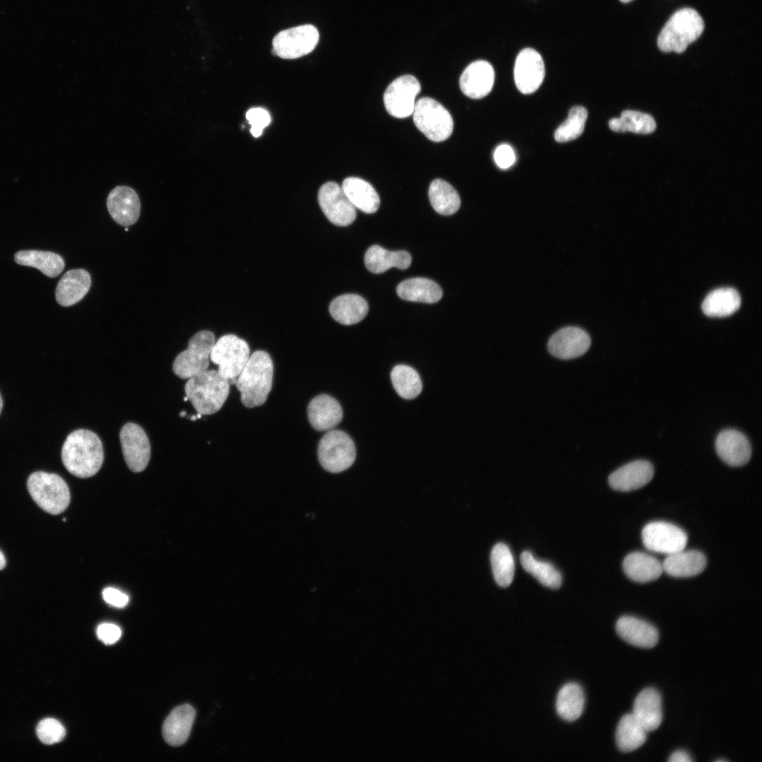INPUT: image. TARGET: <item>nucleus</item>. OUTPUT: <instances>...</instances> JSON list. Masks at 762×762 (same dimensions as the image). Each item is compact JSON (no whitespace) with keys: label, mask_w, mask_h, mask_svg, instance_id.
I'll return each instance as SVG.
<instances>
[{"label":"nucleus","mask_w":762,"mask_h":762,"mask_svg":"<svg viewBox=\"0 0 762 762\" xmlns=\"http://www.w3.org/2000/svg\"><path fill=\"white\" fill-rule=\"evenodd\" d=\"M61 460L67 471L78 478L97 473L104 460L99 437L94 432L78 429L70 433L61 449Z\"/></svg>","instance_id":"obj_1"},{"label":"nucleus","mask_w":762,"mask_h":762,"mask_svg":"<svg viewBox=\"0 0 762 762\" xmlns=\"http://www.w3.org/2000/svg\"><path fill=\"white\" fill-rule=\"evenodd\" d=\"M273 370L272 361L267 352L258 350L250 356L235 384L246 407L253 408L265 402L272 389Z\"/></svg>","instance_id":"obj_2"},{"label":"nucleus","mask_w":762,"mask_h":762,"mask_svg":"<svg viewBox=\"0 0 762 762\" xmlns=\"http://www.w3.org/2000/svg\"><path fill=\"white\" fill-rule=\"evenodd\" d=\"M229 380L218 371L207 370L189 378L185 393L198 413L210 415L223 406L229 393Z\"/></svg>","instance_id":"obj_3"},{"label":"nucleus","mask_w":762,"mask_h":762,"mask_svg":"<svg viewBox=\"0 0 762 762\" xmlns=\"http://www.w3.org/2000/svg\"><path fill=\"white\" fill-rule=\"evenodd\" d=\"M703 30V20L696 10L681 8L663 28L658 37V47L664 52L682 53L701 35Z\"/></svg>","instance_id":"obj_4"},{"label":"nucleus","mask_w":762,"mask_h":762,"mask_svg":"<svg viewBox=\"0 0 762 762\" xmlns=\"http://www.w3.org/2000/svg\"><path fill=\"white\" fill-rule=\"evenodd\" d=\"M27 487L32 500L49 514H59L69 504L71 497L68 485L57 474L34 472L28 477Z\"/></svg>","instance_id":"obj_5"},{"label":"nucleus","mask_w":762,"mask_h":762,"mask_svg":"<svg viewBox=\"0 0 762 762\" xmlns=\"http://www.w3.org/2000/svg\"><path fill=\"white\" fill-rule=\"evenodd\" d=\"M413 118L418 129L432 141L445 140L452 133L454 124L451 114L432 98L422 97L416 102Z\"/></svg>","instance_id":"obj_6"},{"label":"nucleus","mask_w":762,"mask_h":762,"mask_svg":"<svg viewBox=\"0 0 762 762\" xmlns=\"http://www.w3.org/2000/svg\"><path fill=\"white\" fill-rule=\"evenodd\" d=\"M318 456L324 469L330 473H340L353 464L356 447L347 433L330 430L319 442Z\"/></svg>","instance_id":"obj_7"},{"label":"nucleus","mask_w":762,"mask_h":762,"mask_svg":"<svg viewBox=\"0 0 762 762\" xmlns=\"http://www.w3.org/2000/svg\"><path fill=\"white\" fill-rule=\"evenodd\" d=\"M215 343L214 334L208 330L198 332L188 341V349L176 357L173 371L182 379H189L207 370L211 351Z\"/></svg>","instance_id":"obj_8"},{"label":"nucleus","mask_w":762,"mask_h":762,"mask_svg":"<svg viewBox=\"0 0 762 762\" xmlns=\"http://www.w3.org/2000/svg\"><path fill=\"white\" fill-rule=\"evenodd\" d=\"M250 357L247 342L234 334H226L214 343L210 353L211 361L218 365L222 377L230 380L237 377Z\"/></svg>","instance_id":"obj_9"},{"label":"nucleus","mask_w":762,"mask_h":762,"mask_svg":"<svg viewBox=\"0 0 762 762\" xmlns=\"http://www.w3.org/2000/svg\"><path fill=\"white\" fill-rule=\"evenodd\" d=\"M319 40L317 28L310 24L279 32L272 40L273 52L286 59H293L311 52Z\"/></svg>","instance_id":"obj_10"},{"label":"nucleus","mask_w":762,"mask_h":762,"mask_svg":"<svg viewBox=\"0 0 762 762\" xmlns=\"http://www.w3.org/2000/svg\"><path fill=\"white\" fill-rule=\"evenodd\" d=\"M641 537L648 550L666 555L684 550L688 540L682 528L665 521L648 523L643 528Z\"/></svg>","instance_id":"obj_11"},{"label":"nucleus","mask_w":762,"mask_h":762,"mask_svg":"<svg viewBox=\"0 0 762 762\" xmlns=\"http://www.w3.org/2000/svg\"><path fill=\"white\" fill-rule=\"evenodd\" d=\"M421 91L418 80L411 75H404L393 80L384 93V104L394 117L403 119L413 114L415 99Z\"/></svg>","instance_id":"obj_12"},{"label":"nucleus","mask_w":762,"mask_h":762,"mask_svg":"<svg viewBox=\"0 0 762 762\" xmlns=\"http://www.w3.org/2000/svg\"><path fill=\"white\" fill-rule=\"evenodd\" d=\"M318 200L325 217L334 225L348 226L356 217V207L350 202L341 186L335 182L329 181L320 187Z\"/></svg>","instance_id":"obj_13"},{"label":"nucleus","mask_w":762,"mask_h":762,"mask_svg":"<svg viewBox=\"0 0 762 762\" xmlns=\"http://www.w3.org/2000/svg\"><path fill=\"white\" fill-rule=\"evenodd\" d=\"M120 442L124 460L133 472H141L150 459V444L147 434L138 424L128 423L121 429Z\"/></svg>","instance_id":"obj_14"},{"label":"nucleus","mask_w":762,"mask_h":762,"mask_svg":"<svg viewBox=\"0 0 762 762\" xmlns=\"http://www.w3.org/2000/svg\"><path fill=\"white\" fill-rule=\"evenodd\" d=\"M517 89L531 94L538 89L545 77V65L540 54L532 48L522 49L516 56L514 69Z\"/></svg>","instance_id":"obj_15"},{"label":"nucleus","mask_w":762,"mask_h":762,"mask_svg":"<svg viewBox=\"0 0 762 762\" xmlns=\"http://www.w3.org/2000/svg\"><path fill=\"white\" fill-rule=\"evenodd\" d=\"M591 340L589 334L577 327H563L550 338L548 351L560 359H572L584 354L589 349Z\"/></svg>","instance_id":"obj_16"},{"label":"nucleus","mask_w":762,"mask_h":762,"mask_svg":"<svg viewBox=\"0 0 762 762\" xmlns=\"http://www.w3.org/2000/svg\"><path fill=\"white\" fill-rule=\"evenodd\" d=\"M108 211L113 219L121 226H130L138 220L140 202L136 192L126 186L114 188L107 200Z\"/></svg>","instance_id":"obj_17"},{"label":"nucleus","mask_w":762,"mask_h":762,"mask_svg":"<svg viewBox=\"0 0 762 762\" xmlns=\"http://www.w3.org/2000/svg\"><path fill=\"white\" fill-rule=\"evenodd\" d=\"M715 449L718 456L731 466L746 464L751 455V447L748 438L735 429L721 431L715 440Z\"/></svg>","instance_id":"obj_18"},{"label":"nucleus","mask_w":762,"mask_h":762,"mask_svg":"<svg viewBox=\"0 0 762 762\" xmlns=\"http://www.w3.org/2000/svg\"><path fill=\"white\" fill-rule=\"evenodd\" d=\"M495 80V71L490 63L478 60L470 64L463 71L459 86L462 92L472 99H480L490 93Z\"/></svg>","instance_id":"obj_19"},{"label":"nucleus","mask_w":762,"mask_h":762,"mask_svg":"<svg viewBox=\"0 0 762 762\" xmlns=\"http://www.w3.org/2000/svg\"><path fill=\"white\" fill-rule=\"evenodd\" d=\"M653 475L654 468L649 461L636 460L612 472L608 477V483L615 490L629 492L646 485Z\"/></svg>","instance_id":"obj_20"},{"label":"nucleus","mask_w":762,"mask_h":762,"mask_svg":"<svg viewBox=\"0 0 762 762\" xmlns=\"http://www.w3.org/2000/svg\"><path fill=\"white\" fill-rule=\"evenodd\" d=\"M615 629L623 640L637 647L651 648L659 639L658 631L653 625L632 616L619 617Z\"/></svg>","instance_id":"obj_21"},{"label":"nucleus","mask_w":762,"mask_h":762,"mask_svg":"<svg viewBox=\"0 0 762 762\" xmlns=\"http://www.w3.org/2000/svg\"><path fill=\"white\" fill-rule=\"evenodd\" d=\"M308 420L318 431L330 430L342 420L343 411L339 402L327 394L314 397L307 409Z\"/></svg>","instance_id":"obj_22"},{"label":"nucleus","mask_w":762,"mask_h":762,"mask_svg":"<svg viewBox=\"0 0 762 762\" xmlns=\"http://www.w3.org/2000/svg\"><path fill=\"white\" fill-rule=\"evenodd\" d=\"M195 718V710L189 704L174 708L166 718L162 735L166 742L174 746L183 744L188 739Z\"/></svg>","instance_id":"obj_23"},{"label":"nucleus","mask_w":762,"mask_h":762,"mask_svg":"<svg viewBox=\"0 0 762 762\" xmlns=\"http://www.w3.org/2000/svg\"><path fill=\"white\" fill-rule=\"evenodd\" d=\"M90 285V276L86 270H69L57 284L55 292L56 301L62 306L74 305L87 294Z\"/></svg>","instance_id":"obj_24"},{"label":"nucleus","mask_w":762,"mask_h":762,"mask_svg":"<svg viewBox=\"0 0 762 762\" xmlns=\"http://www.w3.org/2000/svg\"><path fill=\"white\" fill-rule=\"evenodd\" d=\"M662 565L663 571L671 576L691 577L704 570L706 567V559L700 551L684 550V549L667 555Z\"/></svg>","instance_id":"obj_25"},{"label":"nucleus","mask_w":762,"mask_h":762,"mask_svg":"<svg viewBox=\"0 0 762 762\" xmlns=\"http://www.w3.org/2000/svg\"><path fill=\"white\" fill-rule=\"evenodd\" d=\"M632 713L646 732L656 730L663 716L659 692L653 688L643 689L634 700Z\"/></svg>","instance_id":"obj_26"},{"label":"nucleus","mask_w":762,"mask_h":762,"mask_svg":"<svg viewBox=\"0 0 762 762\" xmlns=\"http://www.w3.org/2000/svg\"><path fill=\"white\" fill-rule=\"evenodd\" d=\"M329 311L337 322L351 325L358 323L366 316L368 305L361 296L346 294L334 298L329 304Z\"/></svg>","instance_id":"obj_27"},{"label":"nucleus","mask_w":762,"mask_h":762,"mask_svg":"<svg viewBox=\"0 0 762 762\" xmlns=\"http://www.w3.org/2000/svg\"><path fill=\"white\" fill-rule=\"evenodd\" d=\"M625 574L639 583L654 581L660 577L663 569L662 563L653 556L634 552L625 557L622 563Z\"/></svg>","instance_id":"obj_28"},{"label":"nucleus","mask_w":762,"mask_h":762,"mask_svg":"<svg viewBox=\"0 0 762 762\" xmlns=\"http://www.w3.org/2000/svg\"><path fill=\"white\" fill-rule=\"evenodd\" d=\"M341 188L353 205L367 214L375 213L380 207V198L373 186L358 177L344 179Z\"/></svg>","instance_id":"obj_29"},{"label":"nucleus","mask_w":762,"mask_h":762,"mask_svg":"<svg viewBox=\"0 0 762 762\" xmlns=\"http://www.w3.org/2000/svg\"><path fill=\"white\" fill-rule=\"evenodd\" d=\"M364 261L370 272L380 274L393 267L400 270L407 269L411 263V256L404 250L390 251L374 245L366 251Z\"/></svg>","instance_id":"obj_30"},{"label":"nucleus","mask_w":762,"mask_h":762,"mask_svg":"<svg viewBox=\"0 0 762 762\" xmlns=\"http://www.w3.org/2000/svg\"><path fill=\"white\" fill-rule=\"evenodd\" d=\"M398 296L406 301L434 303L442 296V290L434 281L422 277L408 279L397 288Z\"/></svg>","instance_id":"obj_31"},{"label":"nucleus","mask_w":762,"mask_h":762,"mask_svg":"<svg viewBox=\"0 0 762 762\" xmlns=\"http://www.w3.org/2000/svg\"><path fill=\"white\" fill-rule=\"evenodd\" d=\"M741 306V297L730 287L720 288L710 292L703 301L701 308L709 317L722 318L735 313Z\"/></svg>","instance_id":"obj_32"},{"label":"nucleus","mask_w":762,"mask_h":762,"mask_svg":"<svg viewBox=\"0 0 762 762\" xmlns=\"http://www.w3.org/2000/svg\"><path fill=\"white\" fill-rule=\"evenodd\" d=\"M16 263L38 269L49 277H55L64 269V261L58 254L37 250H27L17 252L14 256Z\"/></svg>","instance_id":"obj_33"},{"label":"nucleus","mask_w":762,"mask_h":762,"mask_svg":"<svg viewBox=\"0 0 762 762\" xmlns=\"http://www.w3.org/2000/svg\"><path fill=\"white\" fill-rule=\"evenodd\" d=\"M584 703V694L580 685L574 682L567 683L557 694L556 710L563 720L574 721L581 716Z\"/></svg>","instance_id":"obj_34"},{"label":"nucleus","mask_w":762,"mask_h":762,"mask_svg":"<svg viewBox=\"0 0 762 762\" xmlns=\"http://www.w3.org/2000/svg\"><path fill=\"white\" fill-rule=\"evenodd\" d=\"M646 730L633 713H627L620 719L616 730L617 747L623 752H630L640 747L646 739Z\"/></svg>","instance_id":"obj_35"},{"label":"nucleus","mask_w":762,"mask_h":762,"mask_svg":"<svg viewBox=\"0 0 762 762\" xmlns=\"http://www.w3.org/2000/svg\"><path fill=\"white\" fill-rule=\"evenodd\" d=\"M428 196L433 209L442 215L454 214L460 207L461 200L456 190L442 179H435L430 185Z\"/></svg>","instance_id":"obj_36"},{"label":"nucleus","mask_w":762,"mask_h":762,"mask_svg":"<svg viewBox=\"0 0 762 762\" xmlns=\"http://www.w3.org/2000/svg\"><path fill=\"white\" fill-rule=\"evenodd\" d=\"M610 128L617 133L630 131L634 133L649 134L656 128V123L651 115L634 110H625L620 117L609 121Z\"/></svg>","instance_id":"obj_37"},{"label":"nucleus","mask_w":762,"mask_h":762,"mask_svg":"<svg viewBox=\"0 0 762 762\" xmlns=\"http://www.w3.org/2000/svg\"><path fill=\"white\" fill-rule=\"evenodd\" d=\"M523 568L532 574L545 586L557 588L562 584L560 572L550 563L538 560L529 551H524L520 556Z\"/></svg>","instance_id":"obj_38"},{"label":"nucleus","mask_w":762,"mask_h":762,"mask_svg":"<svg viewBox=\"0 0 762 762\" xmlns=\"http://www.w3.org/2000/svg\"><path fill=\"white\" fill-rule=\"evenodd\" d=\"M490 562L494 579L501 587L509 586L514 574V561L511 550L504 543H499L492 549Z\"/></svg>","instance_id":"obj_39"},{"label":"nucleus","mask_w":762,"mask_h":762,"mask_svg":"<svg viewBox=\"0 0 762 762\" xmlns=\"http://www.w3.org/2000/svg\"><path fill=\"white\" fill-rule=\"evenodd\" d=\"M391 380L397 393L402 398L412 399L422 391V382L418 373L406 365H397L391 372Z\"/></svg>","instance_id":"obj_40"},{"label":"nucleus","mask_w":762,"mask_h":762,"mask_svg":"<svg viewBox=\"0 0 762 762\" xmlns=\"http://www.w3.org/2000/svg\"><path fill=\"white\" fill-rule=\"evenodd\" d=\"M587 117L588 111L585 107H573L569 110L567 119L555 131V140L565 143L579 137L583 132Z\"/></svg>","instance_id":"obj_41"},{"label":"nucleus","mask_w":762,"mask_h":762,"mask_svg":"<svg viewBox=\"0 0 762 762\" xmlns=\"http://www.w3.org/2000/svg\"><path fill=\"white\" fill-rule=\"evenodd\" d=\"M39 739L44 744L51 745L61 742L66 736L62 724L54 718L41 720L36 728Z\"/></svg>","instance_id":"obj_42"},{"label":"nucleus","mask_w":762,"mask_h":762,"mask_svg":"<svg viewBox=\"0 0 762 762\" xmlns=\"http://www.w3.org/2000/svg\"><path fill=\"white\" fill-rule=\"evenodd\" d=\"M246 119L251 126L250 133L255 138L261 135L263 129L271 121L268 111L260 107L250 109L246 113Z\"/></svg>","instance_id":"obj_43"},{"label":"nucleus","mask_w":762,"mask_h":762,"mask_svg":"<svg viewBox=\"0 0 762 762\" xmlns=\"http://www.w3.org/2000/svg\"><path fill=\"white\" fill-rule=\"evenodd\" d=\"M493 157L497 167L502 169L509 168L516 160L514 150L508 144L499 145L494 152Z\"/></svg>","instance_id":"obj_44"},{"label":"nucleus","mask_w":762,"mask_h":762,"mask_svg":"<svg viewBox=\"0 0 762 762\" xmlns=\"http://www.w3.org/2000/svg\"><path fill=\"white\" fill-rule=\"evenodd\" d=\"M98 639L107 645L116 643L121 636V629L111 623H103L97 629Z\"/></svg>","instance_id":"obj_45"},{"label":"nucleus","mask_w":762,"mask_h":762,"mask_svg":"<svg viewBox=\"0 0 762 762\" xmlns=\"http://www.w3.org/2000/svg\"><path fill=\"white\" fill-rule=\"evenodd\" d=\"M102 596L108 604L119 608L125 607L129 601L127 595L118 589L110 587L104 589Z\"/></svg>","instance_id":"obj_46"},{"label":"nucleus","mask_w":762,"mask_h":762,"mask_svg":"<svg viewBox=\"0 0 762 762\" xmlns=\"http://www.w3.org/2000/svg\"><path fill=\"white\" fill-rule=\"evenodd\" d=\"M668 761L671 762H691L692 760L688 753L684 751L678 750L670 755Z\"/></svg>","instance_id":"obj_47"},{"label":"nucleus","mask_w":762,"mask_h":762,"mask_svg":"<svg viewBox=\"0 0 762 762\" xmlns=\"http://www.w3.org/2000/svg\"><path fill=\"white\" fill-rule=\"evenodd\" d=\"M6 566V558L3 552L0 550V570L3 569Z\"/></svg>","instance_id":"obj_48"},{"label":"nucleus","mask_w":762,"mask_h":762,"mask_svg":"<svg viewBox=\"0 0 762 762\" xmlns=\"http://www.w3.org/2000/svg\"><path fill=\"white\" fill-rule=\"evenodd\" d=\"M2 406H3V401H2V398H1V394H0V413L1 411Z\"/></svg>","instance_id":"obj_49"},{"label":"nucleus","mask_w":762,"mask_h":762,"mask_svg":"<svg viewBox=\"0 0 762 762\" xmlns=\"http://www.w3.org/2000/svg\"><path fill=\"white\" fill-rule=\"evenodd\" d=\"M179 415H180V416H182V417H183V416H186V411H182V412H181V413H180V414H179Z\"/></svg>","instance_id":"obj_50"},{"label":"nucleus","mask_w":762,"mask_h":762,"mask_svg":"<svg viewBox=\"0 0 762 762\" xmlns=\"http://www.w3.org/2000/svg\"><path fill=\"white\" fill-rule=\"evenodd\" d=\"M190 419H191L192 421H195V420H196V419H197V416H192L190 417Z\"/></svg>","instance_id":"obj_51"},{"label":"nucleus","mask_w":762,"mask_h":762,"mask_svg":"<svg viewBox=\"0 0 762 762\" xmlns=\"http://www.w3.org/2000/svg\"><path fill=\"white\" fill-rule=\"evenodd\" d=\"M619 1L623 2V3H628V2H629V1H631L632 0H619Z\"/></svg>","instance_id":"obj_52"},{"label":"nucleus","mask_w":762,"mask_h":762,"mask_svg":"<svg viewBox=\"0 0 762 762\" xmlns=\"http://www.w3.org/2000/svg\"><path fill=\"white\" fill-rule=\"evenodd\" d=\"M201 416H202L201 414H200V413H198V414L196 415V416H197V418H201Z\"/></svg>","instance_id":"obj_53"},{"label":"nucleus","mask_w":762,"mask_h":762,"mask_svg":"<svg viewBox=\"0 0 762 762\" xmlns=\"http://www.w3.org/2000/svg\"><path fill=\"white\" fill-rule=\"evenodd\" d=\"M184 399V401H186L187 400H188V397H187L186 396V397H184V399Z\"/></svg>","instance_id":"obj_54"}]
</instances>
